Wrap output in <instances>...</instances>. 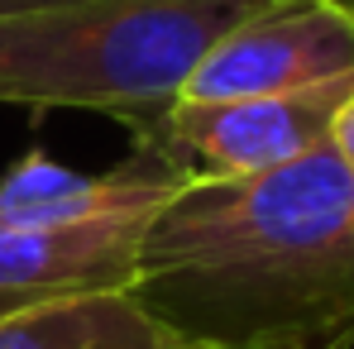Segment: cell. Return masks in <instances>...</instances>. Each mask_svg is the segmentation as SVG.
<instances>
[{
  "label": "cell",
  "instance_id": "cell-4",
  "mask_svg": "<svg viewBox=\"0 0 354 349\" xmlns=\"http://www.w3.org/2000/svg\"><path fill=\"white\" fill-rule=\"evenodd\" d=\"M354 77V0H263L192 67L177 101H239Z\"/></svg>",
  "mask_w": 354,
  "mask_h": 349
},
{
  "label": "cell",
  "instance_id": "cell-5",
  "mask_svg": "<svg viewBox=\"0 0 354 349\" xmlns=\"http://www.w3.org/2000/svg\"><path fill=\"white\" fill-rule=\"evenodd\" d=\"M163 206L72 225H0V316L62 296L129 292L139 239Z\"/></svg>",
  "mask_w": 354,
  "mask_h": 349
},
{
  "label": "cell",
  "instance_id": "cell-7",
  "mask_svg": "<svg viewBox=\"0 0 354 349\" xmlns=\"http://www.w3.org/2000/svg\"><path fill=\"white\" fill-rule=\"evenodd\" d=\"M0 349H182L134 292H91L0 316Z\"/></svg>",
  "mask_w": 354,
  "mask_h": 349
},
{
  "label": "cell",
  "instance_id": "cell-6",
  "mask_svg": "<svg viewBox=\"0 0 354 349\" xmlns=\"http://www.w3.org/2000/svg\"><path fill=\"white\" fill-rule=\"evenodd\" d=\"M187 177L149 144L129 139V158L111 173H72L48 153H24L0 177V225H72L115 211L168 206Z\"/></svg>",
  "mask_w": 354,
  "mask_h": 349
},
{
  "label": "cell",
  "instance_id": "cell-2",
  "mask_svg": "<svg viewBox=\"0 0 354 349\" xmlns=\"http://www.w3.org/2000/svg\"><path fill=\"white\" fill-rule=\"evenodd\" d=\"M263 0H62L0 19V106L96 111L129 134L177 101L211 44Z\"/></svg>",
  "mask_w": 354,
  "mask_h": 349
},
{
  "label": "cell",
  "instance_id": "cell-8",
  "mask_svg": "<svg viewBox=\"0 0 354 349\" xmlns=\"http://www.w3.org/2000/svg\"><path fill=\"white\" fill-rule=\"evenodd\" d=\"M330 149H335V158L345 163V173L354 177V96L340 106V115L330 124Z\"/></svg>",
  "mask_w": 354,
  "mask_h": 349
},
{
  "label": "cell",
  "instance_id": "cell-9",
  "mask_svg": "<svg viewBox=\"0 0 354 349\" xmlns=\"http://www.w3.org/2000/svg\"><path fill=\"white\" fill-rule=\"evenodd\" d=\"M39 5H62V0H0V19L19 15V10H39Z\"/></svg>",
  "mask_w": 354,
  "mask_h": 349
},
{
  "label": "cell",
  "instance_id": "cell-1",
  "mask_svg": "<svg viewBox=\"0 0 354 349\" xmlns=\"http://www.w3.org/2000/svg\"><path fill=\"white\" fill-rule=\"evenodd\" d=\"M129 292L182 349H354V177L321 144L182 187L139 239Z\"/></svg>",
  "mask_w": 354,
  "mask_h": 349
},
{
  "label": "cell",
  "instance_id": "cell-3",
  "mask_svg": "<svg viewBox=\"0 0 354 349\" xmlns=\"http://www.w3.org/2000/svg\"><path fill=\"white\" fill-rule=\"evenodd\" d=\"M354 96V77L239 96V101H173L149 129L129 139H149L177 173L192 182H235V177L273 173L301 153L330 144V124Z\"/></svg>",
  "mask_w": 354,
  "mask_h": 349
}]
</instances>
